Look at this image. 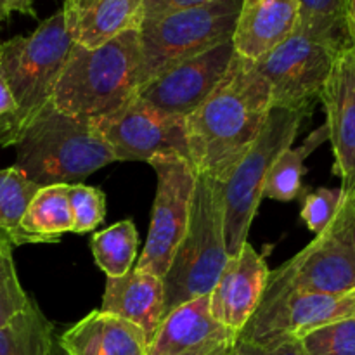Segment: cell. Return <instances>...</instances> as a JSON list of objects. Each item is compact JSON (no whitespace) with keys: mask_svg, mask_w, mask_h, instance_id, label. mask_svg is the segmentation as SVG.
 <instances>
[{"mask_svg":"<svg viewBox=\"0 0 355 355\" xmlns=\"http://www.w3.org/2000/svg\"><path fill=\"white\" fill-rule=\"evenodd\" d=\"M321 103L326 110L328 141L331 142L333 172L342 182L355 175V47L347 45L336 54Z\"/></svg>","mask_w":355,"mask_h":355,"instance_id":"2e32d148","label":"cell"},{"mask_svg":"<svg viewBox=\"0 0 355 355\" xmlns=\"http://www.w3.org/2000/svg\"><path fill=\"white\" fill-rule=\"evenodd\" d=\"M352 290H355V250L335 217L302 252L270 272L260 305L297 291L345 293Z\"/></svg>","mask_w":355,"mask_h":355,"instance_id":"30bf717a","label":"cell"},{"mask_svg":"<svg viewBox=\"0 0 355 355\" xmlns=\"http://www.w3.org/2000/svg\"><path fill=\"white\" fill-rule=\"evenodd\" d=\"M342 49L295 30L283 44L253 61L270 89L272 107L309 114L321 101L336 54Z\"/></svg>","mask_w":355,"mask_h":355,"instance_id":"ba28073f","label":"cell"},{"mask_svg":"<svg viewBox=\"0 0 355 355\" xmlns=\"http://www.w3.org/2000/svg\"><path fill=\"white\" fill-rule=\"evenodd\" d=\"M141 69L139 30L125 31L96 49L73 44L52 106L59 113L89 120L113 113L137 96Z\"/></svg>","mask_w":355,"mask_h":355,"instance_id":"7a4b0ae2","label":"cell"},{"mask_svg":"<svg viewBox=\"0 0 355 355\" xmlns=\"http://www.w3.org/2000/svg\"><path fill=\"white\" fill-rule=\"evenodd\" d=\"M350 35H352V44L355 47V28H350Z\"/></svg>","mask_w":355,"mask_h":355,"instance_id":"8d00e7d4","label":"cell"},{"mask_svg":"<svg viewBox=\"0 0 355 355\" xmlns=\"http://www.w3.org/2000/svg\"><path fill=\"white\" fill-rule=\"evenodd\" d=\"M229 355H307L295 336H274L269 340H243L238 338L234 349Z\"/></svg>","mask_w":355,"mask_h":355,"instance_id":"4dcf8cb0","label":"cell"},{"mask_svg":"<svg viewBox=\"0 0 355 355\" xmlns=\"http://www.w3.org/2000/svg\"><path fill=\"white\" fill-rule=\"evenodd\" d=\"M307 114L272 107L252 148L243 155L222 186L224 243L229 257L238 255L263 198V184L274 159L291 148Z\"/></svg>","mask_w":355,"mask_h":355,"instance_id":"52a82bcc","label":"cell"},{"mask_svg":"<svg viewBox=\"0 0 355 355\" xmlns=\"http://www.w3.org/2000/svg\"><path fill=\"white\" fill-rule=\"evenodd\" d=\"M14 12L37 17L33 0H0V24L9 19Z\"/></svg>","mask_w":355,"mask_h":355,"instance_id":"e575fe53","label":"cell"},{"mask_svg":"<svg viewBox=\"0 0 355 355\" xmlns=\"http://www.w3.org/2000/svg\"><path fill=\"white\" fill-rule=\"evenodd\" d=\"M31 305L14 266L12 245L0 236V328Z\"/></svg>","mask_w":355,"mask_h":355,"instance_id":"4316f807","label":"cell"},{"mask_svg":"<svg viewBox=\"0 0 355 355\" xmlns=\"http://www.w3.org/2000/svg\"><path fill=\"white\" fill-rule=\"evenodd\" d=\"M0 355H55L54 324L33 300L0 328Z\"/></svg>","mask_w":355,"mask_h":355,"instance_id":"603a6c76","label":"cell"},{"mask_svg":"<svg viewBox=\"0 0 355 355\" xmlns=\"http://www.w3.org/2000/svg\"><path fill=\"white\" fill-rule=\"evenodd\" d=\"M347 14H349L350 28H355V0H347Z\"/></svg>","mask_w":355,"mask_h":355,"instance_id":"d590c367","label":"cell"},{"mask_svg":"<svg viewBox=\"0 0 355 355\" xmlns=\"http://www.w3.org/2000/svg\"><path fill=\"white\" fill-rule=\"evenodd\" d=\"M234 54L232 40L224 42L159 73L141 87L137 97L172 116H189L217 89Z\"/></svg>","mask_w":355,"mask_h":355,"instance_id":"7c38bea8","label":"cell"},{"mask_svg":"<svg viewBox=\"0 0 355 355\" xmlns=\"http://www.w3.org/2000/svg\"><path fill=\"white\" fill-rule=\"evenodd\" d=\"M148 163L156 172L158 187L149 234L135 269L148 270L163 279L189 225L196 172L189 159L180 155L153 156Z\"/></svg>","mask_w":355,"mask_h":355,"instance_id":"9c48e42d","label":"cell"},{"mask_svg":"<svg viewBox=\"0 0 355 355\" xmlns=\"http://www.w3.org/2000/svg\"><path fill=\"white\" fill-rule=\"evenodd\" d=\"M342 200L336 210V220L342 225L345 234L349 236L355 250V175L342 182Z\"/></svg>","mask_w":355,"mask_h":355,"instance_id":"1f68e13d","label":"cell"},{"mask_svg":"<svg viewBox=\"0 0 355 355\" xmlns=\"http://www.w3.org/2000/svg\"><path fill=\"white\" fill-rule=\"evenodd\" d=\"M352 318H355V290L345 293L297 291L260 305L239 338L253 342L274 336L300 338L312 329Z\"/></svg>","mask_w":355,"mask_h":355,"instance_id":"4fadbf2b","label":"cell"},{"mask_svg":"<svg viewBox=\"0 0 355 355\" xmlns=\"http://www.w3.org/2000/svg\"><path fill=\"white\" fill-rule=\"evenodd\" d=\"M218 0H144V19L175 12V10L191 9V7L207 6Z\"/></svg>","mask_w":355,"mask_h":355,"instance_id":"836d02e7","label":"cell"},{"mask_svg":"<svg viewBox=\"0 0 355 355\" xmlns=\"http://www.w3.org/2000/svg\"><path fill=\"white\" fill-rule=\"evenodd\" d=\"M270 110L267 80L253 61L234 54L217 89L184 118L187 159L194 172L225 182L255 142Z\"/></svg>","mask_w":355,"mask_h":355,"instance_id":"6da1fadb","label":"cell"},{"mask_svg":"<svg viewBox=\"0 0 355 355\" xmlns=\"http://www.w3.org/2000/svg\"><path fill=\"white\" fill-rule=\"evenodd\" d=\"M66 355H148V338L139 326L120 315L94 311L62 333Z\"/></svg>","mask_w":355,"mask_h":355,"instance_id":"ffe728a7","label":"cell"},{"mask_svg":"<svg viewBox=\"0 0 355 355\" xmlns=\"http://www.w3.org/2000/svg\"><path fill=\"white\" fill-rule=\"evenodd\" d=\"M38 189L40 186L31 182L17 166L0 170V236L10 245L44 243L40 238L24 231L21 225L26 208Z\"/></svg>","mask_w":355,"mask_h":355,"instance_id":"44dd1931","label":"cell"},{"mask_svg":"<svg viewBox=\"0 0 355 355\" xmlns=\"http://www.w3.org/2000/svg\"><path fill=\"white\" fill-rule=\"evenodd\" d=\"M17 114V104L7 87L6 78L0 69V146L7 148L10 146V135H12L14 120Z\"/></svg>","mask_w":355,"mask_h":355,"instance_id":"d6a6232c","label":"cell"},{"mask_svg":"<svg viewBox=\"0 0 355 355\" xmlns=\"http://www.w3.org/2000/svg\"><path fill=\"white\" fill-rule=\"evenodd\" d=\"M92 123L116 162H149L158 155L187 158L184 118L163 113L137 96L113 113L94 118Z\"/></svg>","mask_w":355,"mask_h":355,"instance_id":"8fae6325","label":"cell"},{"mask_svg":"<svg viewBox=\"0 0 355 355\" xmlns=\"http://www.w3.org/2000/svg\"><path fill=\"white\" fill-rule=\"evenodd\" d=\"M166 293L162 277L132 269L121 277H107L101 311L120 315L144 331L148 342L165 318Z\"/></svg>","mask_w":355,"mask_h":355,"instance_id":"d6986e66","label":"cell"},{"mask_svg":"<svg viewBox=\"0 0 355 355\" xmlns=\"http://www.w3.org/2000/svg\"><path fill=\"white\" fill-rule=\"evenodd\" d=\"M340 200H342V189H329V187H318L305 196L300 217L315 236L321 234L331 224L338 210Z\"/></svg>","mask_w":355,"mask_h":355,"instance_id":"f546056e","label":"cell"},{"mask_svg":"<svg viewBox=\"0 0 355 355\" xmlns=\"http://www.w3.org/2000/svg\"><path fill=\"white\" fill-rule=\"evenodd\" d=\"M238 335L210 312V295L184 302L163 318L148 355H229Z\"/></svg>","mask_w":355,"mask_h":355,"instance_id":"5bb4252c","label":"cell"},{"mask_svg":"<svg viewBox=\"0 0 355 355\" xmlns=\"http://www.w3.org/2000/svg\"><path fill=\"white\" fill-rule=\"evenodd\" d=\"M61 10L73 44L85 49L141 30L144 23V0H64Z\"/></svg>","mask_w":355,"mask_h":355,"instance_id":"e0dca14e","label":"cell"},{"mask_svg":"<svg viewBox=\"0 0 355 355\" xmlns=\"http://www.w3.org/2000/svg\"><path fill=\"white\" fill-rule=\"evenodd\" d=\"M297 23V0H241L232 35L236 54L259 61L291 37Z\"/></svg>","mask_w":355,"mask_h":355,"instance_id":"ac0fdd59","label":"cell"},{"mask_svg":"<svg viewBox=\"0 0 355 355\" xmlns=\"http://www.w3.org/2000/svg\"><path fill=\"white\" fill-rule=\"evenodd\" d=\"M298 340L307 355H355V318L312 329Z\"/></svg>","mask_w":355,"mask_h":355,"instance_id":"83f0119b","label":"cell"},{"mask_svg":"<svg viewBox=\"0 0 355 355\" xmlns=\"http://www.w3.org/2000/svg\"><path fill=\"white\" fill-rule=\"evenodd\" d=\"M297 30L343 49L352 45L347 0H297Z\"/></svg>","mask_w":355,"mask_h":355,"instance_id":"d4e9b609","label":"cell"},{"mask_svg":"<svg viewBox=\"0 0 355 355\" xmlns=\"http://www.w3.org/2000/svg\"><path fill=\"white\" fill-rule=\"evenodd\" d=\"M224 243L222 186L211 177L196 173L193 210L186 236L163 277L165 315L184 302L210 295L227 263Z\"/></svg>","mask_w":355,"mask_h":355,"instance_id":"5b68a950","label":"cell"},{"mask_svg":"<svg viewBox=\"0 0 355 355\" xmlns=\"http://www.w3.org/2000/svg\"><path fill=\"white\" fill-rule=\"evenodd\" d=\"M239 9L241 0H218L144 19L139 30L141 87L165 69L232 40Z\"/></svg>","mask_w":355,"mask_h":355,"instance_id":"8992f818","label":"cell"},{"mask_svg":"<svg viewBox=\"0 0 355 355\" xmlns=\"http://www.w3.org/2000/svg\"><path fill=\"white\" fill-rule=\"evenodd\" d=\"M68 187L69 184L40 187L21 222L24 231L40 238L44 243H55L66 232H73Z\"/></svg>","mask_w":355,"mask_h":355,"instance_id":"7402d4cb","label":"cell"},{"mask_svg":"<svg viewBox=\"0 0 355 355\" xmlns=\"http://www.w3.org/2000/svg\"><path fill=\"white\" fill-rule=\"evenodd\" d=\"M68 198L75 234H85V232L94 231L104 220L106 196L99 187L85 186L82 182L69 184Z\"/></svg>","mask_w":355,"mask_h":355,"instance_id":"f1b7e54d","label":"cell"},{"mask_svg":"<svg viewBox=\"0 0 355 355\" xmlns=\"http://www.w3.org/2000/svg\"><path fill=\"white\" fill-rule=\"evenodd\" d=\"M328 127L322 125L312 132L300 148H288L277 155L263 184V198L276 201H293L302 194V179L305 175V159L312 151L328 141Z\"/></svg>","mask_w":355,"mask_h":355,"instance_id":"cb8c5ba5","label":"cell"},{"mask_svg":"<svg viewBox=\"0 0 355 355\" xmlns=\"http://www.w3.org/2000/svg\"><path fill=\"white\" fill-rule=\"evenodd\" d=\"M16 148L14 166L40 187L82 180L116 162L92 120L59 113L52 104L28 125Z\"/></svg>","mask_w":355,"mask_h":355,"instance_id":"3957f363","label":"cell"},{"mask_svg":"<svg viewBox=\"0 0 355 355\" xmlns=\"http://www.w3.org/2000/svg\"><path fill=\"white\" fill-rule=\"evenodd\" d=\"M71 47L62 10L47 17L28 37L0 42V69L17 104L10 146H16L28 125L52 104Z\"/></svg>","mask_w":355,"mask_h":355,"instance_id":"277c9868","label":"cell"},{"mask_svg":"<svg viewBox=\"0 0 355 355\" xmlns=\"http://www.w3.org/2000/svg\"><path fill=\"white\" fill-rule=\"evenodd\" d=\"M94 260L107 277H121L130 272L139 259V232L132 220H121L90 239Z\"/></svg>","mask_w":355,"mask_h":355,"instance_id":"484cf974","label":"cell"},{"mask_svg":"<svg viewBox=\"0 0 355 355\" xmlns=\"http://www.w3.org/2000/svg\"><path fill=\"white\" fill-rule=\"evenodd\" d=\"M270 270L262 255L245 243L238 255L229 257L210 293V312L218 322L241 335L259 309Z\"/></svg>","mask_w":355,"mask_h":355,"instance_id":"9a60e30c","label":"cell"}]
</instances>
